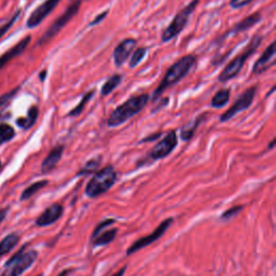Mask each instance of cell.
<instances>
[{"instance_id": "obj_1", "label": "cell", "mask_w": 276, "mask_h": 276, "mask_svg": "<svg viewBox=\"0 0 276 276\" xmlns=\"http://www.w3.org/2000/svg\"><path fill=\"white\" fill-rule=\"evenodd\" d=\"M196 63L197 57L195 55L189 54L185 55L180 59H178L176 63L171 65L165 72V74H164L159 86L154 89V92L152 94V102L159 101V99L167 88L176 85L179 81L187 76L190 70L193 68V66L196 65Z\"/></svg>"}, {"instance_id": "obj_2", "label": "cell", "mask_w": 276, "mask_h": 276, "mask_svg": "<svg viewBox=\"0 0 276 276\" xmlns=\"http://www.w3.org/2000/svg\"><path fill=\"white\" fill-rule=\"evenodd\" d=\"M149 102V95L143 93L139 95H134L129 100H126L121 105H119L107 120L109 128H118L125 122H128L134 116L138 115L143 110Z\"/></svg>"}, {"instance_id": "obj_3", "label": "cell", "mask_w": 276, "mask_h": 276, "mask_svg": "<svg viewBox=\"0 0 276 276\" xmlns=\"http://www.w3.org/2000/svg\"><path fill=\"white\" fill-rule=\"evenodd\" d=\"M261 43H262V37L260 35L253 36L251 41L248 43V46L245 48L242 53L235 56L232 61L229 62V64L222 69L218 77V81L221 82V83H226V82L230 81L231 79L237 77L238 73L241 72L242 68L244 67L245 63L247 62V59L252 54L256 53V51L261 46Z\"/></svg>"}, {"instance_id": "obj_4", "label": "cell", "mask_w": 276, "mask_h": 276, "mask_svg": "<svg viewBox=\"0 0 276 276\" xmlns=\"http://www.w3.org/2000/svg\"><path fill=\"white\" fill-rule=\"evenodd\" d=\"M117 171L114 166L107 165L96 171L85 188V195L89 199H96L106 193L117 181Z\"/></svg>"}, {"instance_id": "obj_5", "label": "cell", "mask_w": 276, "mask_h": 276, "mask_svg": "<svg viewBox=\"0 0 276 276\" xmlns=\"http://www.w3.org/2000/svg\"><path fill=\"white\" fill-rule=\"evenodd\" d=\"M200 0H192V2L186 6L182 10H180L176 14L173 21L170 22V24L164 29L162 33L161 39L163 42H168L170 40H173L183 31L186 26L188 25V22L193 12L198 8Z\"/></svg>"}, {"instance_id": "obj_6", "label": "cell", "mask_w": 276, "mask_h": 276, "mask_svg": "<svg viewBox=\"0 0 276 276\" xmlns=\"http://www.w3.org/2000/svg\"><path fill=\"white\" fill-rule=\"evenodd\" d=\"M26 245L23 246L6 264V270L0 276H21L31 267L38 258V251H24Z\"/></svg>"}, {"instance_id": "obj_7", "label": "cell", "mask_w": 276, "mask_h": 276, "mask_svg": "<svg viewBox=\"0 0 276 276\" xmlns=\"http://www.w3.org/2000/svg\"><path fill=\"white\" fill-rule=\"evenodd\" d=\"M81 4H82V0H73L71 5L67 7V9L64 11L62 16L58 17L54 21V23L47 29V32L42 35V37L38 42L39 46H42V44H46L47 42L51 41L55 36H57L59 33H61L62 29L77 16L81 8Z\"/></svg>"}, {"instance_id": "obj_8", "label": "cell", "mask_w": 276, "mask_h": 276, "mask_svg": "<svg viewBox=\"0 0 276 276\" xmlns=\"http://www.w3.org/2000/svg\"><path fill=\"white\" fill-rule=\"evenodd\" d=\"M257 92V86L253 85L248 87L246 91L238 96V99L235 101V103L231 106L225 114H222L220 116V122H228L231 119H233L237 114L242 113V111H245L246 109H248L251 104L253 103V100H255Z\"/></svg>"}, {"instance_id": "obj_9", "label": "cell", "mask_w": 276, "mask_h": 276, "mask_svg": "<svg viewBox=\"0 0 276 276\" xmlns=\"http://www.w3.org/2000/svg\"><path fill=\"white\" fill-rule=\"evenodd\" d=\"M178 145V136L175 130L169 131L158 144H156L151 151L149 152L148 158L152 161H158L163 158H166L173 152Z\"/></svg>"}, {"instance_id": "obj_10", "label": "cell", "mask_w": 276, "mask_h": 276, "mask_svg": "<svg viewBox=\"0 0 276 276\" xmlns=\"http://www.w3.org/2000/svg\"><path fill=\"white\" fill-rule=\"evenodd\" d=\"M173 221H174L173 218H167L165 220H163L160 223V225H159V227L156 228L151 234L141 237V238H139V240L134 242L130 246V247L128 248V251H126V255H128V256L133 255V253H135V252L139 251L140 249L147 247V246L151 245L155 241H158L159 238H161L164 235V233H165L166 231L168 230V228L171 226V223H173Z\"/></svg>"}, {"instance_id": "obj_11", "label": "cell", "mask_w": 276, "mask_h": 276, "mask_svg": "<svg viewBox=\"0 0 276 276\" xmlns=\"http://www.w3.org/2000/svg\"><path fill=\"white\" fill-rule=\"evenodd\" d=\"M59 2H61V0H46V2L42 3L38 8H36L33 11L31 17L28 18L27 27L35 28L37 26H39L43 22V20L56 8Z\"/></svg>"}, {"instance_id": "obj_12", "label": "cell", "mask_w": 276, "mask_h": 276, "mask_svg": "<svg viewBox=\"0 0 276 276\" xmlns=\"http://www.w3.org/2000/svg\"><path fill=\"white\" fill-rule=\"evenodd\" d=\"M276 63V47L275 41H272L260 57L257 59L252 66V72L255 74H261L267 69H270Z\"/></svg>"}, {"instance_id": "obj_13", "label": "cell", "mask_w": 276, "mask_h": 276, "mask_svg": "<svg viewBox=\"0 0 276 276\" xmlns=\"http://www.w3.org/2000/svg\"><path fill=\"white\" fill-rule=\"evenodd\" d=\"M137 40L134 38H126L122 40L114 51V63L117 67H121L130 58L134 48L136 47Z\"/></svg>"}, {"instance_id": "obj_14", "label": "cell", "mask_w": 276, "mask_h": 276, "mask_svg": "<svg viewBox=\"0 0 276 276\" xmlns=\"http://www.w3.org/2000/svg\"><path fill=\"white\" fill-rule=\"evenodd\" d=\"M64 213V207L61 204H52L36 219L37 227H48L53 225Z\"/></svg>"}, {"instance_id": "obj_15", "label": "cell", "mask_w": 276, "mask_h": 276, "mask_svg": "<svg viewBox=\"0 0 276 276\" xmlns=\"http://www.w3.org/2000/svg\"><path fill=\"white\" fill-rule=\"evenodd\" d=\"M31 40H32V36H26L25 38L19 41L16 46H13L11 49L7 51L6 53H4L2 56H0V69L4 68L7 64L12 61V59H14L23 53L28 44L31 43Z\"/></svg>"}, {"instance_id": "obj_16", "label": "cell", "mask_w": 276, "mask_h": 276, "mask_svg": "<svg viewBox=\"0 0 276 276\" xmlns=\"http://www.w3.org/2000/svg\"><path fill=\"white\" fill-rule=\"evenodd\" d=\"M261 20H262V16H261L260 12L252 13L251 16L245 18L242 21L238 22V23H236L232 28L230 29V31L226 35H223L222 37H223V38H227V37L230 36V35H233L234 36V35H237V34H240V33L247 32L248 29H250V28H252L255 25H257Z\"/></svg>"}, {"instance_id": "obj_17", "label": "cell", "mask_w": 276, "mask_h": 276, "mask_svg": "<svg viewBox=\"0 0 276 276\" xmlns=\"http://www.w3.org/2000/svg\"><path fill=\"white\" fill-rule=\"evenodd\" d=\"M64 149L65 147L63 145H58L49 152V154L46 156V159L42 161L41 164V171L43 174H48L56 167L58 162L62 159Z\"/></svg>"}, {"instance_id": "obj_18", "label": "cell", "mask_w": 276, "mask_h": 276, "mask_svg": "<svg viewBox=\"0 0 276 276\" xmlns=\"http://www.w3.org/2000/svg\"><path fill=\"white\" fill-rule=\"evenodd\" d=\"M205 120V115H201L198 118H196L195 120L189 122L188 124H186L183 128L180 130V137L183 141H189L193 138L196 134V131L200 126V124L202 123Z\"/></svg>"}, {"instance_id": "obj_19", "label": "cell", "mask_w": 276, "mask_h": 276, "mask_svg": "<svg viewBox=\"0 0 276 276\" xmlns=\"http://www.w3.org/2000/svg\"><path fill=\"white\" fill-rule=\"evenodd\" d=\"M20 235L17 233H10L3 238L2 242H0V259L13 250V248H16V246L20 242Z\"/></svg>"}, {"instance_id": "obj_20", "label": "cell", "mask_w": 276, "mask_h": 276, "mask_svg": "<svg viewBox=\"0 0 276 276\" xmlns=\"http://www.w3.org/2000/svg\"><path fill=\"white\" fill-rule=\"evenodd\" d=\"M118 232V229L114 228L110 230H105L103 231L101 234H99L96 237H94L92 240V244L95 246V247H99V246H105L110 244L113 242Z\"/></svg>"}, {"instance_id": "obj_21", "label": "cell", "mask_w": 276, "mask_h": 276, "mask_svg": "<svg viewBox=\"0 0 276 276\" xmlns=\"http://www.w3.org/2000/svg\"><path fill=\"white\" fill-rule=\"evenodd\" d=\"M230 95H231V92L229 88L219 89V91L213 96L212 102H211L212 107L216 108V109L223 108L229 103Z\"/></svg>"}, {"instance_id": "obj_22", "label": "cell", "mask_w": 276, "mask_h": 276, "mask_svg": "<svg viewBox=\"0 0 276 276\" xmlns=\"http://www.w3.org/2000/svg\"><path fill=\"white\" fill-rule=\"evenodd\" d=\"M39 116V109L37 106H33L31 109L28 110V114L26 118H21L17 121L18 125L21 126V128H23L25 130L31 129L32 126L36 123L37 119H38Z\"/></svg>"}, {"instance_id": "obj_23", "label": "cell", "mask_w": 276, "mask_h": 276, "mask_svg": "<svg viewBox=\"0 0 276 276\" xmlns=\"http://www.w3.org/2000/svg\"><path fill=\"white\" fill-rule=\"evenodd\" d=\"M123 77L121 76L120 73H116L114 76H111L110 78L107 79V81L105 82V84L102 86L101 89V94L103 96H107L109 94L113 93L115 89L121 84Z\"/></svg>"}, {"instance_id": "obj_24", "label": "cell", "mask_w": 276, "mask_h": 276, "mask_svg": "<svg viewBox=\"0 0 276 276\" xmlns=\"http://www.w3.org/2000/svg\"><path fill=\"white\" fill-rule=\"evenodd\" d=\"M49 183L48 180H40V181H36L34 183H32L29 187H27L23 193L21 195V200L22 201H25V200H28L31 199L33 196H35L37 192L40 191L41 189H43L44 187H47Z\"/></svg>"}, {"instance_id": "obj_25", "label": "cell", "mask_w": 276, "mask_h": 276, "mask_svg": "<svg viewBox=\"0 0 276 276\" xmlns=\"http://www.w3.org/2000/svg\"><path fill=\"white\" fill-rule=\"evenodd\" d=\"M101 163H102L101 156L91 159L89 161H87L84 164V166L78 171L77 176H84V175H88V174H92V173H96V170H98V168L100 167Z\"/></svg>"}, {"instance_id": "obj_26", "label": "cell", "mask_w": 276, "mask_h": 276, "mask_svg": "<svg viewBox=\"0 0 276 276\" xmlns=\"http://www.w3.org/2000/svg\"><path fill=\"white\" fill-rule=\"evenodd\" d=\"M94 94H95L94 89H92V91L85 93L83 95V98H82V100L80 101V103L78 104V105L76 107H74L71 111H69L68 115H67V116H68V117H78V116H80L82 114V111H83V109L85 108L86 104L92 100Z\"/></svg>"}, {"instance_id": "obj_27", "label": "cell", "mask_w": 276, "mask_h": 276, "mask_svg": "<svg viewBox=\"0 0 276 276\" xmlns=\"http://www.w3.org/2000/svg\"><path fill=\"white\" fill-rule=\"evenodd\" d=\"M147 53H148V49L146 47H140L137 50L134 51V53L132 54V56L130 58L131 68H135V67H137L141 62H143Z\"/></svg>"}, {"instance_id": "obj_28", "label": "cell", "mask_w": 276, "mask_h": 276, "mask_svg": "<svg viewBox=\"0 0 276 276\" xmlns=\"http://www.w3.org/2000/svg\"><path fill=\"white\" fill-rule=\"evenodd\" d=\"M14 135H16V133H14L12 126L9 124H0V145L10 141Z\"/></svg>"}, {"instance_id": "obj_29", "label": "cell", "mask_w": 276, "mask_h": 276, "mask_svg": "<svg viewBox=\"0 0 276 276\" xmlns=\"http://www.w3.org/2000/svg\"><path fill=\"white\" fill-rule=\"evenodd\" d=\"M243 206L242 205H237V206H233V207H231L229 208L228 211H226L225 213H222V215L220 216V219L221 220H230V219H232L234 218L235 216H237L238 214H240L242 211H243Z\"/></svg>"}, {"instance_id": "obj_30", "label": "cell", "mask_w": 276, "mask_h": 276, "mask_svg": "<svg viewBox=\"0 0 276 276\" xmlns=\"http://www.w3.org/2000/svg\"><path fill=\"white\" fill-rule=\"evenodd\" d=\"M114 223H116V220H115V219H105V220H103L102 222H100L99 225H98V227H96V228L94 229V231H93V233H92V240H93L94 237L98 236L99 234H101V233L103 232V231L107 230L108 227L113 226Z\"/></svg>"}, {"instance_id": "obj_31", "label": "cell", "mask_w": 276, "mask_h": 276, "mask_svg": "<svg viewBox=\"0 0 276 276\" xmlns=\"http://www.w3.org/2000/svg\"><path fill=\"white\" fill-rule=\"evenodd\" d=\"M20 16H21V10L17 11L16 14H14V16L7 22V23H5L3 26H0V39H2L7 33H8L9 29L12 27L14 23H16V21L20 18Z\"/></svg>"}, {"instance_id": "obj_32", "label": "cell", "mask_w": 276, "mask_h": 276, "mask_svg": "<svg viewBox=\"0 0 276 276\" xmlns=\"http://www.w3.org/2000/svg\"><path fill=\"white\" fill-rule=\"evenodd\" d=\"M18 91H19V87L14 88V89H11L10 92H8V93H6V94L0 96V110H2L3 108H5L7 105H8V104L10 103V101L14 98V96H16V94L18 93Z\"/></svg>"}, {"instance_id": "obj_33", "label": "cell", "mask_w": 276, "mask_h": 276, "mask_svg": "<svg viewBox=\"0 0 276 276\" xmlns=\"http://www.w3.org/2000/svg\"><path fill=\"white\" fill-rule=\"evenodd\" d=\"M252 2L253 0H230V7L233 9H241Z\"/></svg>"}, {"instance_id": "obj_34", "label": "cell", "mask_w": 276, "mask_h": 276, "mask_svg": "<svg viewBox=\"0 0 276 276\" xmlns=\"http://www.w3.org/2000/svg\"><path fill=\"white\" fill-rule=\"evenodd\" d=\"M108 10H106V11H104V12H102V13H100L99 14V16L98 17H96L92 22H91V23H89V25L88 26H94V25H98V24H100L101 23V22H103L104 20H105L106 18H107V16H108Z\"/></svg>"}, {"instance_id": "obj_35", "label": "cell", "mask_w": 276, "mask_h": 276, "mask_svg": "<svg viewBox=\"0 0 276 276\" xmlns=\"http://www.w3.org/2000/svg\"><path fill=\"white\" fill-rule=\"evenodd\" d=\"M162 135V133H155L153 134V135L151 136H149V137H145L140 140V144H143V143H151V141H154L156 140L158 138H160Z\"/></svg>"}, {"instance_id": "obj_36", "label": "cell", "mask_w": 276, "mask_h": 276, "mask_svg": "<svg viewBox=\"0 0 276 276\" xmlns=\"http://www.w3.org/2000/svg\"><path fill=\"white\" fill-rule=\"evenodd\" d=\"M8 212H9V208H3V210H0V225H2V222L6 219Z\"/></svg>"}, {"instance_id": "obj_37", "label": "cell", "mask_w": 276, "mask_h": 276, "mask_svg": "<svg viewBox=\"0 0 276 276\" xmlns=\"http://www.w3.org/2000/svg\"><path fill=\"white\" fill-rule=\"evenodd\" d=\"M125 271H126V265L123 266V267L121 268V270H119L118 272H116L115 274H113L111 276H123L124 273H125Z\"/></svg>"}, {"instance_id": "obj_38", "label": "cell", "mask_w": 276, "mask_h": 276, "mask_svg": "<svg viewBox=\"0 0 276 276\" xmlns=\"http://www.w3.org/2000/svg\"><path fill=\"white\" fill-rule=\"evenodd\" d=\"M46 74H47V71L46 70H43L41 73H40V80L43 81L44 78H46Z\"/></svg>"}, {"instance_id": "obj_39", "label": "cell", "mask_w": 276, "mask_h": 276, "mask_svg": "<svg viewBox=\"0 0 276 276\" xmlns=\"http://www.w3.org/2000/svg\"><path fill=\"white\" fill-rule=\"evenodd\" d=\"M274 146H275V139H273V140L271 141L270 145H268V147H267V149H272Z\"/></svg>"}, {"instance_id": "obj_40", "label": "cell", "mask_w": 276, "mask_h": 276, "mask_svg": "<svg viewBox=\"0 0 276 276\" xmlns=\"http://www.w3.org/2000/svg\"><path fill=\"white\" fill-rule=\"evenodd\" d=\"M68 273H69V270H65V271H63L61 274H59L58 276H66Z\"/></svg>"}, {"instance_id": "obj_41", "label": "cell", "mask_w": 276, "mask_h": 276, "mask_svg": "<svg viewBox=\"0 0 276 276\" xmlns=\"http://www.w3.org/2000/svg\"><path fill=\"white\" fill-rule=\"evenodd\" d=\"M0 167H2V161H0Z\"/></svg>"}, {"instance_id": "obj_42", "label": "cell", "mask_w": 276, "mask_h": 276, "mask_svg": "<svg viewBox=\"0 0 276 276\" xmlns=\"http://www.w3.org/2000/svg\"><path fill=\"white\" fill-rule=\"evenodd\" d=\"M38 276H42V274H40V275H38Z\"/></svg>"}]
</instances>
